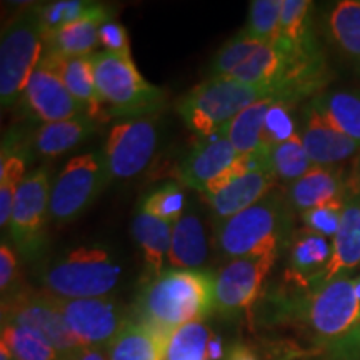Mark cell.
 I'll use <instances>...</instances> for the list:
<instances>
[{
    "instance_id": "obj_1",
    "label": "cell",
    "mask_w": 360,
    "mask_h": 360,
    "mask_svg": "<svg viewBox=\"0 0 360 360\" xmlns=\"http://www.w3.org/2000/svg\"><path fill=\"white\" fill-rule=\"evenodd\" d=\"M215 310V277L207 270L169 269L152 277L137 299V321L170 335Z\"/></svg>"
},
{
    "instance_id": "obj_2",
    "label": "cell",
    "mask_w": 360,
    "mask_h": 360,
    "mask_svg": "<svg viewBox=\"0 0 360 360\" xmlns=\"http://www.w3.org/2000/svg\"><path fill=\"white\" fill-rule=\"evenodd\" d=\"M287 227L289 219L285 202L270 191L257 204L219 222L215 238L219 250L227 257H278Z\"/></svg>"
},
{
    "instance_id": "obj_3",
    "label": "cell",
    "mask_w": 360,
    "mask_h": 360,
    "mask_svg": "<svg viewBox=\"0 0 360 360\" xmlns=\"http://www.w3.org/2000/svg\"><path fill=\"white\" fill-rule=\"evenodd\" d=\"M264 98L281 97L276 90L255 87L232 77H210L180 98L177 110L192 132L215 137L237 114Z\"/></svg>"
},
{
    "instance_id": "obj_4",
    "label": "cell",
    "mask_w": 360,
    "mask_h": 360,
    "mask_svg": "<svg viewBox=\"0 0 360 360\" xmlns=\"http://www.w3.org/2000/svg\"><path fill=\"white\" fill-rule=\"evenodd\" d=\"M94 77L101 96L102 119L146 117L164 102V94L148 84L135 67L132 57L110 52L92 53Z\"/></svg>"
},
{
    "instance_id": "obj_5",
    "label": "cell",
    "mask_w": 360,
    "mask_h": 360,
    "mask_svg": "<svg viewBox=\"0 0 360 360\" xmlns=\"http://www.w3.org/2000/svg\"><path fill=\"white\" fill-rule=\"evenodd\" d=\"M122 276V267L101 245L77 247L49 265L40 276L44 290L60 299L109 297Z\"/></svg>"
},
{
    "instance_id": "obj_6",
    "label": "cell",
    "mask_w": 360,
    "mask_h": 360,
    "mask_svg": "<svg viewBox=\"0 0 360 360\" xmlns=\"http://www.w3.org/2000/svg\"><path fill=\"white\" fill-rule=\"evenodd\" d=\"M45 39L37 8L8 22L0 42V101L4 109L17 105L42 58Z\"/></svg>"
},
{
    "instance_id": "obj_7",
    "label": "cell",
    "mask_w": 360,
    "mask_h": 360,
    "mask_svg": "<svg viewBox=\"0 0 360 360\" xmlns=\"http://www.w3.org/2000/svg\"><path fill=\"white\" fill-rule=\"evenodd\" d=\"M110 180L103 152L72 157L52 186L49 217L56 224L74 222L96 202Z\"/></svg>"
},
{
    "instance_id": "obj_8",
    "label": "cell",
    "mask_w": 360,
    "mask_h": 360,
    "mask_svg": "<svg viewBox=\"0 0 360 360\" xmlns=\"http://www.w3.org/2000/svg\"><path fill=\"white\" fill-rule=\"evenodd\" d=\"M2 323L29 327L44 335L62 355L72 360L85 349L70 332L56 295L45 290L17 287L2 297Z\"/></svg>"
},
{
    "instance_id": "obj_9",
    "label": "cell",
    "mask_w": 360,
    "mask_h": 360,
    "mask_svg": "<svg viewBox=\"0 0 360 360\" xmlns=\"http://www.w3.org/2000/svg\"><path fill=\"white\" fill-rule=\"evenodd\" d=\"M300 315L319 337L342 340L360 326V302L355 278L339 277L326 285L310 289L302 299Z\"/></svg>"
},
{
    "instance_id": "obj_10",
    "label": "cell",
    "mask_w": 360,
    "mask_h": 360,
    "mask_svg": "<svg viewBox=\"0 0 360 360\" xmlns=\"http://www.w3.org/2000/svg\"><path fill=\"white\" fill-rule=\"evenodd\" d=\"M159 130L150 115L132 117L115 124L107 135V167L112 180H130L142 174L154 159Z\"/></svg>"
},
{
    "instance_id": "obj_11",
    "label": "cell",
    "mask_w": 360,
    "mask_h": 360,
    "mask_svg": "<svg viewBox=\"0 0 360 360\" xmlns=\"http://www.w3.org/2000/svg\"><path fill=\"white\" fill-rule=\"evenodd\" d=\"M51 191V177L45 169L27 175L17 191L8 232L17 249L27 257H32L42 249Z\"/></svg>"
},
{
    "instance_id": "obj_12",
    "label": "cell",
    "mask_w": 360,
    "mask_h": 360,
    "mask_svg": "<svg viewBox=\"0 0 360 360\" xmlns=\"http://www.w3.org/2000/svg\"><path fill=\"white\" fill-rule=\"evenodd\" d=\"M70 332L85 349L109 347L114 337L130 319L120 304L110 297L97 299H60L56 297Z\"/></svg>"
},
{
    "instance_id": "obj_13",
    "label": "cell",
    "mask_w": 360,
    "mask_h": 360,
    "mask_svg": "<svg viewBox=\"0 0 360 360\" xmlns=\"http://www.w3.org/2000/svg\"><path fill=\"white\" fill-rule=\"evenodd\" d=\"M22 102L30 114L44 124L60 122L87 114V109L65 87L58 74L56 57L47 51L27 84Z\"/></svg>"
},
{
    "instance_id": "obj_14",
    "label": "cell",
    "mask_w": 360,
    "mask_h": 360,
    "mask_svg": "<svg viewBox=\"0 0 360 360\" xmlns=\"http://www.w3.org/2000/svg\"><path fill=\"white\" fill-rule=\"evenodd\" d=\"M276 255L236 259L215 277V310L233 315L250 309L259 299Z\"/></svg>"
},
{
    "instance_id": "obj_15",
    "label": "cell",
    "mask_w": 360,
    "mask_h": 360,
    "mask_svg": "<svg viewBox=\"0 0 360 360\" xmlns=\"http://www.w3.org/2000/svg\"><path fill=\"white\" fill-rule=\"evenodd\" d=\"M299 134L309 159L317 167H334L360 152V143L337 130L312 102Z\"/></svg>"
},
{
    "instance_id": "obj_16",
    "label": "cell",
    "mask_w": 360,
    "mask_h": 360,
    "mask_svg": "<svg viewBox=\"0 0 360 360\" xmlns=\"http://www.w3.org/2000/svg\"><path fill=\"white\" fill-rule=\"evenodd\" d=\"M360 265V195L349 193L339 232L332 238V257L326 269L309 282L307 289H317L334 278L349 277Z\"/></svg>"
},
{
    "instance_id": "obj_17",
    "label": "cell",
    "mask_w": 360,
    "mask_h": 360,
    "mask_svg": "<svg viewBox=\"0 0 360 360\" xmlns=\"http://www.w3.org/2000/svg\"><path fill=\"white\" fill-rule=\"evenodd\" d=\"M237 150L224 135H215L202 141L179 164L177 179L184 186L204 191L214 180H217L233 162L237 160Z\"/></svg>"
},
{
    "instance_id": "obj_18",
    "label": "cell",
    "mask_w": 360,
    "mask_h": 360,
    "mask_svg": "<svg viewBox=\"0 0 360 360\" xmlns=\"http://www.w3.org/2000/svg\"><path fill=\"white\" fill-rule=\"evenodd\" d=\"M276 179L272 170H252L233 179L231 184L212 195H205V200L212 209L217 222H222L262 200L272 191Z\"/></svg>"
},
{
    "instance_id": "obj_19",
    "label": "cell",
    "mask_w": 360,
    "mask_h": 360,
    "mask_svg": "<svg viewBox=\"0 0 360 360\" xmlns=\"http://www.w3.org/2000/svg\"><path fill=\"white\" fill-rule=\"evenodd\" d=\"M349 197V184L344 174L335 167H312L304 177L290 184L289 200L299 212H307L315 207L330 202L345 200Z\"/></svg>"
},
{
    "instance_id": "obj_20",
    "label": "cell",
    "mask_w": 360,
    "mask_h": 360,
    "mask_svg": "<svg viewBox=\"0 0 360 360\" xmlns=\"http://www.w3.org/2000/svg\"><path fill=\"white\" fill-rule=\"evenodd\" d=\"M169 335L147 323L129 321L107 347L109 360H164Z\"/></svg>"
},
{
    "instance_id": "obj_21",
    "label": "cell",
    "mask_w": 360,
    "mask_h": 360,
    "mask_svg": "<svg viewBox=\"0 0 360 360\" xmlns=\"http://www.w3.org/2000/svg\"><path fill=\"white\" fill-rule=\"evenodd\" d=\"M96 119L84 114L60 122L44 124L32 137V147L40 157L53 159L72 150L96 132Z\"/></svg>"
},
{
    "instance_id": "obj_22",
    "label": "cell",
    "mask_w": 360,
    "mask_h": 360,
    "mask_svg": "<svg viewBox=\"0 0 360 360\" xmlns=\"http://www.w3.org/2000/svg\"><path fill=\"white\" fill-rule=\"evenodd\" d=\"M330 257L332 242L321 233L304 229L292 238L289 276L300 287H309V282L326 269Z\"/></svg>"
},
{
    "instance_id": "obj_23",
    "label": "cell",
    "mask_w": 360,
    "mask_h": 360,
    "mask_svg": "<svg viewBox=\"0 0 360 360\" xmlns=\"http://www.w3.org/2000/svg\"><path fill=\"white\" fill-rule=\"evenodd\" d=\"M114 19V12L109 7L107 11L96 15L85 17V19L75 22L57 30L51 37L45 39L47 52L56 53L60 57H89L96 51L98 44V29L103 22Z\"/></svg>"
},
{
    "instance_id": "obj_24",
    "label": "cell",
    "mask_w": 360,
    "mask_h": 360,
    "mask_svg": "<svg viewBox=\"0 0 360 360\" xmlns=\"http://www.w3.org/2000/svg\"><path fill=\"white\" fill-rule=\"evenodd\" d=\"M207 238L204 225L197 215H184L174 224L169 249V265L172 269L195 270L207 259Z\"/></svg>"
},
{
    "instance_id": "obj_25",
    "label": "cell",
    "mask_w": 360,
    "mask_h": 360,
    "mask_svg": "<svg viewBox=\"0 0 360 360\" xmlns=\"http://www.w3.org/2000/svg\"><path fill=\"white\" fill-rule=\"evenodd\" d=\"M174 225L154 217L143 209L134 215L132 236L141 247L143 259L154 277L164 272V260L169 255Z\"/></svg>"
},
{
    "instance_id": "obj_26",
    "label": "cell",
    "mask_w": 360,
    "mask_h": 360,
    "mask_svg": "<svg viewBox=\"0 0 360 360\" xmlns=\"http://www.w3.org/2000/svg\"><path fill=\"white\" fill-rule=\"evenodd\" d=\"M53 57H56L58 74L69 92L87 109V114L92 119H102L103 105L97 92L96 77H94L92 56L60 57L53 53Z\"/></svg>"
},
{
    "instance_id": "obj_27",
    "label": "cell",
    "mask_w": 360,
    "mask_h": 360,
    "mask_svg": "<svg viewBox=\"0 0 360 360\" xmlns=\"http://www.w3.org/2000/svg\"><path fill=\"white\" fill-rule=\"evenodd\" d=\"M276 101L281 98H264L252 103L237 114L225 127L220 130L219 135H224L232 143L238 155L252 154V152L262 148V134L265 127L269 109Z\"/></svg>"
},
{
    "instance_id": "obj_28",
    "label": "cell",
    "mask_w": 360,
    "mask_h": 360,
    "mask_svg": "<svg viewBox=\"0 0 360 360\" xmlns=\"http://www.w3.org/2000/svg\"><path fill=\"white\" fill-rule=\"evenodd\" d=\"M310 0H282L281 30L277 42L299 57L317 58L309 34Z\"/></svg>"
},
{
    "instance_id": "obj_29",
    "label": "cell",
    "mask_w": 360,
    "mask_h": 360,
    "mask_svg": "<svg viewBox=\"0 0 360 360\" xmlns=\"http://www.w3.org/2000/svg\"><path fill=\"white\" fill-rule=\"evenodd\" d=\"M312 103L337 130L360 143V92L334 90L315 97Z\"/></svg>"
},
{
    "instance_id": "obj_30",
    "label": "cell",
    "mask_w": 360,
    "mask_h": 360,
    "mask_svg": "<svg viewBox=\"0 0 360 360\" xmlns=\"http://www.w3.org/2000/svg\"><path fill=\"white\" fill-rule=\"evenodd\" d=\"M15 360H69L53 345L29 327L2 323V340Z\"/></svg>"
},
{
    "instance_id": "obj_31",
    "label": "cell",
    "mask_w": 360,
    "mask_h": 360,
    "mask_svg": "<svg viewBox=\"0 0 360 360\" xmlns=\"http://www.w3.org/2000/svg\"><path fill=\"white\" fill-rule=\"evenodd\" d=\"M214 335L204 322H191L169 335L164 360H210Z\"/></svg>"
},
{
    "instance_id": "obj_32",
    "label": "cell",
    "mask_w": 360,
    "mask_h": 360,
    "mask_svg": "<svg viewBox=\"0 0 360 360\" xmlns=\"http://www.w3.org/2000/svg\"><path fill=\"white\" fill-rule=\"evenodd\" d=\"M107 8L109 7L103 4L89 2V0H57V2H49L42 7H37L44 39L51 37L52 34L67 25L75 24L85 17L96 15Z\"/></svg>"
},
{
    "instance_id": "obj_33",
    "label": "cell",
    "mask_w": 360,
    "mask_h": 360,
    "mask_svg": "<svg viewBox=\"0 0 360 360\" xmlns=\"http://www.w3.org/2000/svg\"><path fill=\"white\" fill-rule=\"evenodd\" d=\"M328 30L337 45L360 60V0H342L328 15Z\"/></svg>"
},
{
    "instance_id": "obj_34",
    "label": "cell",
    "mask_w": 360,
    "mask_h": 360,
    "mask_svg": "<svg viewBox=\"0 0 360 360\" xmlns=\"http://www.w3.org/2000/svg\"><path fill=\"white\" fill-rule=\"evenodd\" d=\"M25 179V159L20 152L2 147L0 160V227L6 232L11 225V215L17 191Z\"/></svg>"
},
{
    "instance_id": "obj_35",
    "label": "cell",
    "mask_w": 360,
    "mask_h": 360,
    "mask_svg": "<svg viewBox=\"0 0 360 360\" xmlns=\"http://www.w3.org/2000/svg\"><path fill=\"white\" fill-rule=\"evenodd\" d=\"M269 152L274 174L283 182L294 184L295 180L304 177L310 169L315 167L305 152L300 134H295L289 141L277 143L269 148Z\"/></svg>"
},
{
    "instance_id": "obj_36",
    "label": "cell",
    "mask_w": 360,
    "mask_h": 360,
    "mask_svg": "<svg viewBox=\"0 0 360 360\" xmlns=\"http://www.w3.org/2000/svg\"><path fill=\"white\" fill-rule=\"evenodd\" d=\"M282 0H252L245 34L259 44H274L281 30Z\"/></svg>"
},
{
    "instance_id": "obj_37",
    "label": "cell",
    "mask_w": 360,
    "mask_h": 360,
    "mask_svg": "<svg viewBox=\"0 0 360 360\" xmlns=\"http://www.w3.org/2000/svg\"><path fill=\"white\" fill-rule=\"evenodd\" d=\"M260 45L264 44L250 39L245 30L238 32L214 57L212 64H210V77H231L232 72L244 64Z\"/></svg>"
},
{
    "instance_id": "obj_38",
    "label": "cell",
    "mask_w": 360,
    "mask_h": 360,
    "mask_svg": "<svg viewBox=\"0 0 360 360\" xmlns=\"http://www.w3.org/2000/svg\"><path fill=\"white\" fill-rule=\"evenodd\" d=\"M184 205H186V199H184V193L177 184H165V186L148 193L142 200L141 209L157 219L164 220V222L174 225L184 217Z\"/></svg>"
},
{
    "instance_id": "obj_39",
    "label": "cell",
    "mask_w": 360,
    "mask_h": 360,
    "mask_svg": "<svg viewBox=\"0 0 360 360\" xmlns=\"http://www.w3.org/2000/svg\"><path fill=\"white\" fill-rule=\"evenodd\" d=\"M292 103L294 102L276 101L270 105L262 134V147L272 148L299 134V130L295 129L294 115H292Z\"/></svg>"
},
{
    "instance_id": "obj_40",
    "label": "cell",
    "mask_w": 360,
    "mask_h": 360,
    "mask_svg": "<svg viewBox=\"0 0 360 360\" xmlns=\"http://www.w3.org/2000/svg\"><path fill=\"white\" fill-rule=\"evenodd\" d=\"M345 202H347V199L330 202V204L315 207V209L304 212L302 220L305 229L321 233L327 238H334L335 233L339 232Z\"/></svg>"
},
{
    "instance_id": "obj_41",
    "label": "cell",
    "mask_w": 360,
    "mask_h": 360,
    "mask_svg": "<svg viewBox=\"0 0 360 360\" xmlns=\"http://www.w3.org/2000/svg\"><path fill=\"white\" fill-rule=\"evenodd\" d=\"M98 42L105 52L119 53V56H130V40L125 27L117 20L103 22L98 29Z\"/></svg>"
},
{
    "instance_id": "obj_42",
    "label": "cell",
    "mask_w": 360,
    "mask_h": 360,
    "mask_svg": "<svg viewBox=\"0 0 360 360\" xmlns=\"http://www.w3.org/2000/svg\"><path fill=\"white\" fill-rule=\"evenodd\" d=\"M17 278V257L6 242L0 245V290L2 297L15 290L13 282Z\"/></svg>"
},
{
    "instance_id": "obj_43",
    "label": "cell",
    "mask_w": 360,
    "mask_h": 360,
    "mask_svg": "<svg viewBox=\"0 0 360 360\" xmlns=\"http://www.w3.org/2000/svg\"><path fill=\"white\" fill-rule=\"evenodd\" d=\"M327 360H360V352L355 347V344L350 337H344L335 344V347L332 349L330 357Z\"/></svg>"
},
{
    "instance_id": "obj_44",
    "label": "cell",
    "mask_w": 360,
    "mask_h": 360,
    "mask_svg": "<svg viewBox=\"0 0 360 360\" xmlns=\"http://www.w3.org/2000/svg\"><path fill=\"white\" fill-rule=\"evenodd\" d=\"M227 360H259V357L254 354V350L247 347V345L237 344L229 350Z\"/></svg>"
},
{
    "instance_id": "obj_45",
    "label": "cell",
    "mask_w": 360,
    "mask_h": 360,
    "mask_svg": "<svg viewBox=\"0 0 360 360\" xmlns=\"http://www.w3.org/2000/svg\"><path fill=\"white\" fill-rule=\"evenodd\" d=\"M347 184L349 193H359L360 195V155L357 157V160H355L352 174H350V177L347 179Z\"/></svg>"
},
{
    "instance_id": "obj_46",
    "label": "cell",
    "mask_w": 360,
    "mask_h": 360,
    "mask_svg": "<svg viewBox=\"0 0 360 360\" xmlns=\"http://www.w3.org/2000/svg\"><path fill=\"white\" fill-rule=\"evenodd\" d=\"M72 360H109L102 349H82Z\"/></svg>"
},
{
    "instance_id": "obj_47",
    "label": "cell",
    "mask_w": 360,
    "mask_h": 360,
    "mask_svg": "<svg viewBox=\"0 0 360 360\" xmlns=\"http://www.w3.org/2000/svg\"><path fill=\"white\" fill-rule=\"evenodd\" d=\"M0 360H15L13 354L11 352V349H8L4 342H0Z\"/></svg>"
},
{
    "instance_id": "obj_48",
    "label": "cell",
    "mask_w": 360,
    "mask_h": 360,
    "mask_svg": "<svg viewBox=\"0 0 360 360\" xmlns=\"http://www.w3.org/2000/svg\"><path fill=\"white\" fill-rule=\"evenodd\" d=\"M349 337H350V339H352V342L355 344V347H357L359 352H360V328H359V330H354L352 334H349Z\"/></svg>"
},
{
    "instance_id": "obj_49",
    "label": "cell",
    "mask_w": 360,
    "mask_h": 360,
    "mask_svg": "<svg viewBox=\"0 0 360 360\" xmlns=\"http://www.w3.org/2000/svg\"><path fill=\"white\" fill-rule=\"evenodd\" d=\"M355 294H357V299L360 302V276L355 278Z\"/></svg>"
}]
</instances>
